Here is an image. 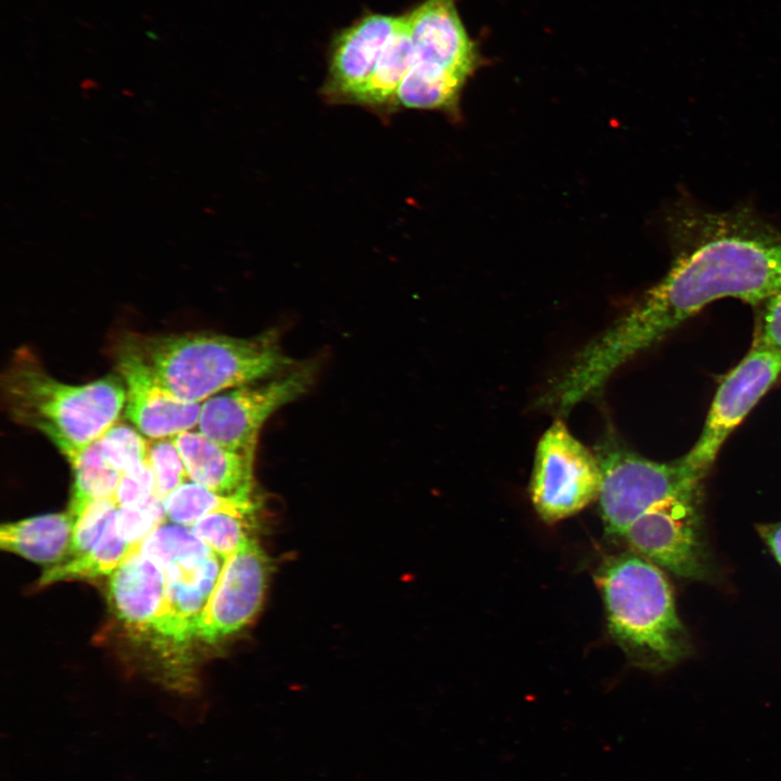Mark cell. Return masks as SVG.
<instances>
[{
	"label": "cell",
	"mask_w": 781,
	"mask_h": 781,
	"mask_svg": "<svg viewBox=\"0 0 781 781\" xmlns=\"http://www.w3.org/2000/svg\"><path fill=\"white\" fill-rule=\"evenodd\" d=\"M671 236L666 276L558 376L568 404L597 394L617 369L712 302L735 297L759 305L781 289V235L746 208L686 206L674 216Z\"/></svg>",
	"instance_id": "cell-1"
},
{
	"label": "cell",
	"mask_w": 781,
	"mask_h": 781,
	"mask_svg": "<svg viewBox=\"0 0 781 781\" xmlns=\"http://www.w3.org/2000/svg\"><path fill=\"white\" fill-rule=\"evenodd\" d=\"M117 346L172 396L195 404L294 368L273 330L251 337L214 332L127 334Z\"/></svg>",
	"instance_id": "cell-2"
},
{
	"label": "cell",
	"mask_w": 781,
	"mask_h": 781,
	"mask_svg": "<svg viewBox=\"0 0 781 781\" xmlns=\"http://www.w3.org/2000/svg\"><path fill=\"white\" fill-rule=\"evenodd\" d=\"M0 395L9 418L44 435L71 465L117 422L127 397L120 376L61 382L28 348L17 349L2 372Z\"/></svg>",
	"instance_id": "cell-3"
},
{
	"label": "cell",
	"mask_w": 781,
	"mask_h": 781,
	"mask_svg": "<svg viewBox=\"0 0 781 781\" xmlns=\"http://www.w3.org/2000/svg\"><path fill=\"white\" fill-rule=\"evenodd\" d=\"M613 640L637 666L664 670L692 651L662 568L635 552L606 558L596 573Z\"/></svg>",
	"instance_id": "cell-4"
},
{
	"label": "cell",
	"mask_w": 781,
	"mask_h": 781,
	"mask_svg": "<svg viewBox=\"0 0 781 781\" xmlns=\"http://www.w3.org/2000/svg\"><path fill=\"white\" fill-rule=\"evenodd\" d=\"M457 1L424 0L406 14L414 57L396 92L395 106L451 108L468 79L484 63Z\"/></svg>",
	"instance_id": "cell-5"
},
{
	"label": "cell",
	"mask_w": 781,
	"mask_h": 781,
	"mask_svg": "<svg viewBox=\"0 0 781 781\" xmlns=\"http://www.w3.org/2000/svg\"><path fill=\"white\" fill-rule=\"evenodd\" d=\"M602 483L600 513L609 535L623 537L629 525L650 509L700 488L704 476L682 459L657 462L614 441L596 451Z\"/></svg>",
	"instance_id": "cell-6"
},
{
	"label": "cell",
	"mask_w": 781,
	"mask_h": 781,
	"mask_svg": "<svg viewBox=\"0 0 781 781\" xmlns=\"http://www.w3.org/2000/svg\"><path fill=\"white\" fill-rule=\"evenodd\" d=\"M313 374L311 366L294 367L216 394L202 402L199 432L254 459L263 425L280 408L303 396L310 388Z\"/></svg>",
	"instance_id": "cell-7"
},
{
	"label": "cell",
	"mask_w": 781,
	"mask_h": 781,
	"mask_svg": "<svg viewBox=\"0 0 781 781\" xmlns=\"http://www.w3.org/2000/svg\"><path fill=\"white\" fill-rule=\"evenodd\" d=\"M602 472L590 451L555 420L540 437L530 477V499L546 523H556L599 497Z\"/></svg>",
	"instance_id": "cell-8"
},
{
	"label": "cell",
	"mask_w": 781,
	"mask_h": 781,
	"mask_svg": "<svg viewBox=\"0 0 781 781\" xmlns=\"http://www.w3.org/2000/svg\"><path fill=\"white\" fill-rule=\"evenodd\" d=\"M699 498L700 488L655 505L635 520L622 538L662 569L686 579H705L710 561Z\"/></svg>",
	"instance_id": "cell-9"
},
{
	"label": "cell",
	"mask_w": 781,
	"mask_h": 781,
	"mask_svg": "<svg viewBox=\"0 0 781 781\" xmlns=\"http://www.w3.org/2000/svg\"><path fill=\"white\" fill-rule=\"evenodd\" d=\"M781 373V353L754 345L720 383L702 433L682 458L693 471L705 474L731 432L772 386Z\"/></svg>",
	"instance_id": "cell-10"
},
{
	"label": "cell",
	"mask_w": 781,
	"mask_h": 781,
	"mask_svg": "<svg viewBox=\"0 0 781 781\" xmlns=\"http://www.w3.org/2000/svg\"><path fill=\"white\" fill-rule=\"evenodd\" d=\"M269 567L267 554L254 538L229 555L199 618L195 638L214 644L249 624L261 606Z\"/></svg>",
	"instance_id": "cell-11"
},
{
	"label": "cell",
	"mask_w": 781,
	"mask_h": 781,
	"mask_svg": "<svg viewBox=\"0 0 781 781\" xmlns=\"http://www.w3.org/2000/svg\"><path fill=\"white\" fill-rule=\"evenodd\" d=\"M115 363L126 386L125 414L140 434L152 439L175 437L197 425L202 404L172 396L132 355L117 345Z\"/></svg>",
	"instance_id": "cell-12"
},
{
	"label": "cell",
	"mask_w": 781,
	"mask_h": 781,
	"mask_svg": "<svg viewBox=\"0 0 781 781\" xmlns=\"http://www.w3.org/2000/svg\"><path fill=\"white\" fill-rule=\"evenodd\" d=\"M223 562L221 556L212 552L163 567L166 576L165 601L151 630L161 639L177 644L195 638L199 618L219 578Z\"/></svg>",
	"instance_id": "cell-13"
},
{
	"label": "cell",
	"mask_w": 781,
	"mask_h": 781,
	"mask_svg": "<svg viewBox=\"0 0 781 781\" xmlns=\"http://www.w3.org/2000/svg\"><path fill=\"white\" fill-rule=\"evenodd\" d=\"M400 20L401 15L371 13L338 34L330 55L327 82L330 95L351 100L370 78Z\"/></svg>",
	"instance_id": "cell-14"
},
{
	"label": "cell",
	"mask_w": 781,
	"mask_h": 781,
	"mask_svg": "<svg viewBox=\"0 0 781 781\" xmlns=\"http://www.w3.org/2000/svg\"><path fill=\"white\" fill-rule=\"evenodd\" d=\"M166 592L164 571L139 550L132 552L110 576L108 602L127 627L151 630L162 613Z\"/></svg>",
	"instance_id": "cell-15"
},
{
	"label": "cell",
	"mask_w": 781,
	"mask_h": 781,
	"mask_svg": "<svg viewBox=\"0 0 781 781\" xmlns=\"http://www.w3.org/2000/svg\"><path fill=\"white\" fill-rule=\"evenodd\" d=\"M172 438L190 481L226 497L253 496V458L229 450L199 431Z\"/></svg>",
	"instance_id": "cell-16"
},
{
	"label": "cell",
	"mask_w": 781,
	"mask_h": 781,
	"mask_svg": "<svg viewBox=\"0 0 781 781\" xmlns=\"http://www.w3.org/2000/svg\"><path fill=\"white\" fill-rule=\"evenodd\" d=\"M74 518L68 513H49L3 524L0 547L29 561L53 566L69 552Z\"/></svg>",
	"instance_id": "cell-17"
},
{
	"label": "cell",
	"mask_w": 781,
	"mask_h": 781,
	"mask_svg": "<svg viewBox=\"0 0 781 781\" xmlns=\"http://www.w3.org/2000/svg\"><path fill=\"white\" fill-rule=\"evenodd\" d=\"M414 57L407 15L384 46L372 74L351 102L372 107L394 106L396 92Z\"/></svg>",
	"instance_id": "cell-18"
},
{
	"label": "cell",
	"mask_w": 781,
	"mask_h": 781,
	"mask_svg": "<svg viewBox=\"0 0 781 781\" xmlns=\"http://www.w3.org/2000/svg\"><path fill=\"white\" fill-rule=\"evenodd\" d=\"M137 550L118 536L114 517L94 547L77 558L49 566L38 579V587L60 581L90 580L111 576Z\"/></svg>",
	"instance_id": "cell-19"
},
{
	"label": "cell",
	"mask_w": 781,
	"mask_h": 781,
	"mask_svg": "<svg viewBox=\"0 0 781 781\" xmlns=\"http://www.w3.org/2000/svg\"><path fill=\"white\" fill-rule=\"evenodd\" d=\"M167 521L192 526L207 514L223 511L257 510L252 497H226L188 481L170 492L163 501Z\"/></svg>",
	"instance_id": "cell-20"
},
{
	"label": "cell",
	"mask_w": 781,
	"mask_h": 781,
	"mask_svg": "<svg viewBox=\"0 0 781 781\" xmlns=\"http://www.w3.org/2000/svg\"><path fill=\"white\" fill-rule=\"evenodd\" d=\"M71 466L74 484L67 512L75 521L91 502L114 498L121 473L104 460L98 440L85 449Z\"/></svg>",
	"instance_id": "cell-21"
},
{
	"label": "cell",
	"mask_w": 781,
	"mask_h": 781,
	"mask_svg": "<svg viewBox=\"0 0 781 781\" xmlns=\"http://www.w3.org/2000/svg\"><path fill=\"white\" fill-rule=\"evenodd\" d=\"M257 510H223L205 515L190 526L212 551L226 560L251 539Z\"/></svg>",
	"instance_id": "cell-22"
},
{
	"label": "cell",
	"mask_w": 781,
	"mask_h": 781,
	"mask_svg": "<svg viewBox=\"0 0 781 781\" xmlns=\"http://www.w3.org/2000/svg\"><path fill=\"white\" fill-rule=\"evenodd\" d=\"M139 551L161 568L214 552L192 533L189 526L172 522H164L159 525L141 543Z\"/></svg>",
	"instance_id": "cell-23"
},
{
	"label": "cell",
	"mask_w": 781,
	"mask_h": 781,
	"mask_svg": "<svg viewBox=\"0 0 781 781\" xmlns=\"http://www.w3.org/2000/svg\"><path fill=\"white\" fill-rule=\"evenodd\" d=\"M98 441L104 460L120 473L138 472L149 463V444L127 424L116 422Z\"/></svg>",
	"instance_id": "cell-24"
},
{
	"label": "cell",
	"mask_w": 781,
	"mask_h": 781,
	"mask_svg": "<svg viewBox=\"0 0 781 781\" xmlns=\"http://www.w3.org/2000/svg\"><path fill=\"white\" fill-rule=\"evenodd\" d=\"M166 513L163 500L153 496L146 502L132 507H118L115 528L118 536L139 550L141 543L164 522Z\"/></svg>",
	"instance_id": "cell-25"
},
{
	"label": "cell",
	"mask_w": 781,
	"mask_h": 781,
	"mask_svg": "<svg viewBox=\"0 0 781 781\" xmlns=\"http://www.w3.org/2000/svg\"><path fill=\"white\" fill-rule=\"evenodd\" d=\"M148 460L155 481V495L164 499L181 484L190 481L182 457L172 437L153 439Z\"/></svg>",
	"instance_id": "cell-26"
},
{
	"label": "cell",
	"mask_w": 781,
	"mask_h": 781,
	"mask_svg": "<svg viewBox=\"0 0 781 781\" xmlns=\"http://www.w3.org/2000/svg\"><path fill=\"white\" fill-rule=\"evenodd\" d=\"M118 505L114 498L91 502L74 522V532L68 559L89 551L103 536L108 523L115 517ZM64 560V561H65Z\"/></svg>",
	"instance_id": "cell-27"
},
{
	"label": "cell",
	"mask_w": 781,
	"mask_h": 781,
	"mask_svg": "<svg viewBox=\"0 0 781 781\" xmlns=\"http://www.w3.org/2000/svg\"><path fill=\"white\" fill-rule=\"evenodd\" d=\"M155 495V481L150 463L135 473H121L114 499L118 507L146 502Z\"/></svg>",
	"instance_id": "cell-28"
},
{
	"label": "cell",
	"mask_w": 781,
	"mask_h": 781,
	"mask_svg": "<svg viewBox=\"0 0 781 781\" xmlns=\"http://www.w3.org/2000/svg\"><path fill=\"white\" fill-rule=\"evenodd\" d=\"M759 305H761V318L755 345L781 353V289Z\"/></svg>",
	"instance_id": "cell-29"
},
{
	"label": "cell",
	"mask_w": 781,
	"mask_h": 781,
	"mask_svg": "<svg viewBox=\"0 0 781 781\" xmlns=\"http://www.w3.org/2000/svg\"><path fill=\"white\" fill-rule=\"evenodd\" d=\"M757 532L781 565V522L758 525Z\"/></svg>",
	"instance_id": "cell-30"
}]
</instances>
